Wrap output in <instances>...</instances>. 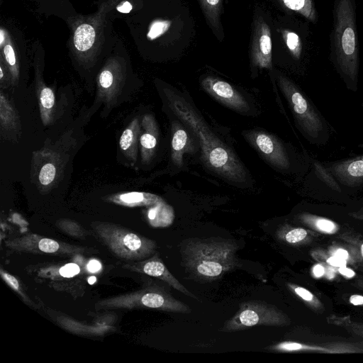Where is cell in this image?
<instances>
[{"label":"cell","instance_id":"6da1fadb","mask_svg":"<svg viewBox=\"0 0 363 363\" xmlns=\"http://www.w3.org/2000/svg\"><path fill=\"white\" fill-rule=\"evenodd\" d=\"M164 93L168 106L197 140L205 166L227 181L245 184L247 172L244 165L233 150L211 130L194 106L179 93L169 89H164Z\"/></svg>","mask_w":363,"mask_h":363},{"label":"cell","instance_id":"7a4b0ae2","mask_svg":"<svg viewBox=\"0 0 363 363\" xmlns=\"http://www.w3.org/2000/svg\"><path fill=\"white\" fill-rule=\"evenodd\" d=\"M330 60L349 90L358 89L359 55L356 0H334Z\"/></svg>","mask_w":363,"mask_h":363},{"label":"cell","instance_id":"3957f363","mask_svg":"<svg viewBox=\"0 0 363 363\" xmlns=\"http://www.w3.org/2000/svg\"><path fill=\"white\" fill-rule=\"evenodd\" d=\"M182 263L190 279L209 282L240 265L236 242L220 237L196 238L180 245Z\"/></svg>","mask_w":363,"mask_h":363},{"label":"cell","instance_id":"277c9868","mask_svg":"<svg viewBox=\"0 0 363 363\" xmlns=\"http://www.w3.org/2000/svg\"><path fill=\"white\" fill-rule=\"evenodd\" d=\"M277 81L302 135L311 144L325 145L331 136V127L317 107L293 81L282 73L278 72Z\"/></svg>","mask_w":363,"mask_h":363},{"label":"cell","instance_id":"5b68a950","mask_svg":"<svg viewBox=\"0 0 363 363\" xmlns=\"http://www.w3.org/2000/svg\"><path fill=\"white\" fill-rule=\"evenodd\" d=\"M110 7L108 3H104L99 11L89 16H79L72 23L69 48L79 62L94 63L105 48L109 28L106 15Z\"/></svg>","mask_w":363,"mask_h":363},{"label":"cell","instance_id":"8992f818","mask_svg":"<svg viewBox=\"0 0 363 363\" xmlns=\"http://www.w3.org/2000/svg\"><path fill=\"white\" fill-rule=\"evenodd\" d=\"M96 229L104 242L120 257L127 259H143L151 255L156 243L122 227L101 223Z\"/></svg>","mask_w":363,"mask_h":363},{"label":"cell","instance_id":"52a82bcc","mask_svg":"<svg viewBox=\"0 0 363 363\" xmlns=\"http://www.w3.org/2000/svg\"><path fill=\"white\" fill-rule=\"evenodd\" d=\"M286 322V316L276 306L252 300L242 303L237 313L225 321L220 331L235 332L257 325L278 326Z\"/></svg>","mask_w":363,"mask_h":363},{"label":"cell","instance_id":"ba28073f","mask_svg":"<svg viewBox=\"0 0 363 363\" xmlns=\"http://www.w3.org/2000/svg\"><path fill=\"white\" fill-rule=\"evenodd\" d=\"M243 135L257 152L273 167L283 170L291 167L287 150L274 135L259 130L244 131Z\"/></svg>","mask_w":363,"mask_h":363},{"label":"cell","instance_id":"9c48e42d","mask_svg":"<svg viewBox=\"0 0 363 363\" xmlns=\"http://www.w3.org/2000/svg\"><path fill=\"white\" fill-rule=\"evenodd\" d=\"M125 74L124 59L116 55L110 56L97 76L99 96L107 102L113 101L124 83Z\"/></svg>","mask_w":363,"mask_h":363},{"label":"cell","instance_id":"30bf717a","mask_svg":"<svg viewBox=\"0 0 363 363\" xmlns=\"http://www.w3.org/2000/svg\"><path fill=\"white\" fill-rule=\"evenodd\" d=\"M322 164L341 189L363 187V155Z\"/></svg>","mask_w":363,"mask_h":363},{"label":"cell","instance_id":"8fae6325","mask_svg":"<svg viewBox=\"0 0 363 363\" xmlns=\"http://www.w3.org/2000/svg\"><path fill=\"white\" fill-rule=\"evenodd\" d=\"M202 89L224 106L241 113L250 111L246 99L228 82L218 77L207 76L201 81Z\"/></svg>","mask_w":363,"mask_h":363},{"label":"cell","instance_id":"7c38bea8","mask_svg":"<svg viewBox=\"0 0 363 363\" xmlns=\"http://www.w3.org/2000/svg\"><path fill=\"white\" fill-rule=\"evenodd\" d=\"M33 47L35 48L34 66L35 87L40 107V118L44 125H47L52 120L55 97L52 89L44 83L42 78L41 64L44 62V50L38 42H37Z\"/></svg>","mask_w":363,"mask_h":363},{"label":"cell","instance_id":"4fadbf2b","mask_svg":"<svg viewBox=\"0 0 363 363\" xmlns=\"http://www.w3.org/2000/svg\"><path fill=\"white\" fill-rule=\"evenodd\" d=\"M252 62L259 68L272 69V53L270 28L262 18L255 21L251 47Z\"/></svg>","mask_w":363,"mask_h":363},{"label":"cell","instance_id":"5bb4252c","mask_svg":"<svg viewBox=\"0 0 363 363\" xmlns=\"http://www.w3.org/2000/svg\"><path fill=\"white\" fill-rule=\"evenodd\" d=\"M23 46L16 39V35L6 26H0V59L8 68L11 82L16 84L21 73V57Z\"/></svg>","mask_w":363,"mask_h":363},{"label":"cell","instance_id":"9a60e30c","mask_svg":"<svg viewBox=\"0 0 363 363\" xmlns=\"http://www.w3.org/2000/svg\"><path fill=\"white\" fill-rule=\"evenodd\" d=\"M172 161L177 167H181L184 164V155L194 153L196 147L194 140L179 121L172 122Z\"/></svg>","mask_w":363,"mask_h":363},{"label":"cell","instance_id":"2e32d148","mask_svg":"<svg viewBox=\"0 0 363 363\" xmlns=\"http://www.w3.org/2000/svg\"><path fill=\"white\" fill-rule=\"evenodd\" d=\"M140 269L143 273L150 277H156L162 280L166 284L182 292L184 295L199 300L196 295L189 291L171 274L167 267L157 256L155 255L141 264Z\"/></svg>","mask_w":363,"mask_h":363},{"label":"cell","instance_id":"e0dca14e","mask_svg":"<svg viewBox=\"0 0 363 363\" xmlns=\"http://www.w3.org/2000/svg\"><path fill=\"white\" fill-rule=\"evenodd\" d=\"M159 136L158 127L152 115L146 114L141 121L140 146L141 159L144 163L152 160L157 145Z\"/></svg>","mask_w":363,"mask_h":363},{"label":"cell","instance_id":"ac0fdd59","mask_svg":"<svg viewBox=\"0 0 363 363\" xmlns=\"http://www.w3.org/2000/svg\"><path fill=\"white\" fill-rule=\"evenodd\" d=\"M140 130L139 120L134 118L119 139V146L122 152L132 163L137 160Z\"/></svg>","mask_w":363,"mask_h":363},{"label":"cell","instance_id":"d6986e66","mask_svg":"<svg viewBox=\"0 0 363 363\" xmlns=\"http://www.w3.org/2000/svg\"><path fill=\"white\" fill-rule=\"evenodd\" d=\"M0 123L1 133L5 138L19 133L20 123L17 113L2 91L0 95Z\"/></svg>","mask_w":363,"mask_h":363},{"label":"cell","instance_id":"ffe728a7","mask_svg":"<svg viewBox=\"0 0 363 363\" xmlns=\"http://www.w3.org/2000/svg\"><path fill=\"white\" fill-rule=\"evenodd\" d=\"M108 200L125 206H152L162 201L157 195L146 193L132 191L116 194L108 198Z\"/></svg>","mask_w":363,"mask_h":363},{"label":"cell","instance_id":"44dd1931","mask_svg":"<svg viewBox=\"0 0 363 363\" xmlns=\"http://www.w3.org/2000/svg\"><path fill=\"white\" fill-rule=\"evenodd\" d=\"M286 9L294 11L314 24L318 21V14L313 0H279Z\"/></svg>","mask_w":363,"mask_h":363},{"label":"cell","instance_id":"7402d4cb","mask_svg":"<svg viewBox=\"0 0 363 363\" xmlns=\"http://www.w3.org/2000/svg\"><path fill=\"white\" fill-rule=\"evenodd\" d=\"M150 220L155 226H165L172 222L174 212L164 201L152 206L147 213Z\"/></svg>","mask_w":363,"mask_h":363},{"label":"cell","instance_id":"603a6c76","mask_svg":"<svg viewBox=\"0 0 363 363\" xmlns=\"http://www.w3.org/2000/svg\"><path fill=\"white\" fill-rule=\"evenodd\" d=\"M199 3L210 26L218 30L220 28L223 0H199Z\"/></svg>","mask_w":363,"mask_h":363},{"label":"cell","instance_id":"cb8c5ba5","mask_svg":"<svg viewBox=\"0 0 363 363\" xmlns=\"http://www.w3.org/2000/svg\"><path fill=\"white\" fill-rule=\"evenodd\" d=\"M284 41L295 60H300L303 52V43L300 36L295 32L289 30H281Z\"/></svg>","mask_w":363,"mask_h":363},{"label":"cell","instance_id":"d4e9b609","mask_svg":"<svg viewBox=\"0 0 363 363\" xmlns=\"http://www.w3.org/2000/svg\"><path fill=\"white\" fill-rule=\"evenodd\" d=\"M57 169L54 164L48 162L45 164L40 169L38 180L43 186H48L55 179Z\"/></svg>","mask_w":363,"mask_h":363},{"label":"cell","instance_id":"484cf974","mask_svg":"<svg viewBox=\"0 0 363 363\" xmlns=\"http://www.w3.org/2000/svg\"><path fill=\"white\" fill-rule=\"evenodd\" d=\"M170 23L163 20H156L152 21L148 28L147 38L152 40L162 35L169 28Z\"/></svg>","mask_w":363,"mask_h":363},{"label":"cell","instance_id":"4316f807","mask_svg":"<svg viewBox=\"0 0 363 363\" xmlns=\"http://www.w3.org/2000/svg\"><path fill=\"white\" fill-rule=\"evenodd\" d=\"M307 235V231L303 228H294L286 232L284 239L289 243H297L303 240Z\"/></svg>","mask_w":363,"mask_h":363},{"label":"cell","instance_id":"83f0119b","mask_svg":"<svg viewBox=\"0 0 363 363\" xmlns=\"http://www.w3.org/2000/svg\"><path fill=\"white\" fill-rule=\"evenodd\" d=\"M60 244L50 238H42L38 242V249L45 253H54L60 250Z\"/></svg>","mask_w":363,"mask_h":363},{"label":"cell","instance_id":"f1b7e54d","mask_svg":"<svg viewBox=\"0 0 363 363\" xmlns=\"http://www.w3.org/2000/svg\"><path fill=\"white\" fill-rule=\"evenodd\" d=\"M79 271L80 269L77 264L69 263L60 269V274L64 277H72L77 274Z\"/></svg>","mask_w":363,"mask_h":363},{"label":"cell","instance_id":"f546056e","mask_svg":"<svg viewBox=\"0 0 363 363\" xmlns=\"http://www.w3.org/2000/svg\"><path fill=\"white\" fill-rule=\"evenodd\" d=\"M0 81L1 86L7 85L9 82H11V75L7 67L1 59H0Z\"/></svg>","mask_w":363,"mask_h":363},{"label":"cell","instance_id":"4dcf8cb0","mask_svg":"<svg viewBox=\"0 0 363 363\" xmlns=\"http://www.w3.org/2000/svg\"><path fill=\"white\" fill-rule=\"evenodd\" d=\"M316 225L320 230L327 233H331L335 228V224L331 220L325 218L318 219Z\"/></svg>","mask_w":363,"mask_h":363},{"label":"cell","instance_id":"1f68e13d","mask_svg":"<svg viewBox=\"0 0 363 363\" xmlns=\"http://www.w3.org/2000/svg\"><path fill=\"white\" fill-rule=\"evenodd\" d=\"M1 275L2 279L15 291L19 289V283L16 278L13 276L1 270Z\"/></svg>","mask_w":363,"mask_h":363},{"label":"cell","instance_id":"d6a6232c","mask_svg":"<svg viewBox=\"0 0 363 363\" xmlns=\"http://www.w3.org/2000/svg\"><path fill=\"white\" fill-rule=\"evenodd\" d=\"M294 291L298 296H299L301 298H302L305 301H310L313 298V294L304 288L299 287V286L295 287Z\"/></svg>","mask_w":363,"mask_h":363},{"label":"cell","instance_id":"836d02e7","mask_svg":"<svg viewBox=\"0 0 363 363\" xmlns=\"http://www.w3.org/2000/svg\"><path fill=\"white\" fill-rule=\"evenodd\" d=\"M328 262L335 267H344L346 264V262L344 259H341L335 256L331 257L328 259Z\"/></svg>","mask_w":363,"mask_h":363},{"label":"cell","instance_id":"e575fe53","mask_svg":"<svg viewBox=\"0 0 363 363\" xmlns=\"http://www.w3.org/2000/svg\"><path fill=\"white\" fill-rule=\"evenodd\" d=\"M101 268L100 262L96 259L89 261L87 264V269L91 272H96Z\"/></svg>","mask_w":363,"mask_h":363},{"label":"cell","instance_id":"d590c367","mask_svg":"<svg viewBox=\"0 0 363 363\" xmlns=\"http://www.w3.org/2000/svg\"><path fill=\"white\" fill-rule=\"evenodd\" d=\"M351 303L357 306L363 304V296L359 295L352 296L350 298Z\"/></svg>","mask_w":363,"mask_h":363},{"label":"cell","instance_id":"8d00e7d4","mask_svg":"<svg viewBox=\"0 0 363 363\" xmlns=\"http://www.w3.org/2000/svg\"><path fill=\"white\" fill-rule=\"evenodd\" d=\"M335 256L341 259L345 260L348 257V253L346 250L343 249H338L337 250H336Z\"/></svg>","mask_w":363,"mask_h":363},{"label":"cell","instance_id":"74e56055","mask_svg":"<svg viewBox=\"0 0 363 363\" xmlns=\"http://www.w3.org/2000/svg\"><path fill=\"white\" fill-rule=\"evenodd\" d=\"M339 272L342 274H343L347 277H352L354 275V271H352V269H350L345 267H340L339 269Z\"/></svg>","mask_w":363,"mask_h":363},{"label":"cell","instance_id":"f35d334b","mask_svg":"<svg viewBox=\"0 0 363 363\" xmlns=\"http://www.w3.org/2000/svg\"><path fill=\"white\" fill-rule=\"evenodd\" d=\"M313 272L315 277H320L323 275L324 269L321 265L317 264L313 267Z\"/></svg>","mask_w":363,"mask_h":363},{"label":"cell","instance_id":"ab89813d","mask_svg":"<svg viewBox=\"0 0 363 363\" xmlns=\"http://www.w3.org/2000/svg\"><path fill=\"white\" fill-rule=\"evenodd\" d=\"M96 279L94 277H91L88 279V282L90 284H93L94 282H96Z\"/></svg>","mask_w":363,"mask_h":363},{"label":"cell","instance_id":"60d3db41","mask_svg":"<svg viewBox=\"0 0 363 363\" xmlns=\"http://www.w3.org/2000/svg\"><path fill=\"white\" fill-rule=\"evenodd\" d=\"M361 252H362V255L363 257V244L361 246Z\"/></svg>","mask_w":363,"mask_h":363}]
</instances>
